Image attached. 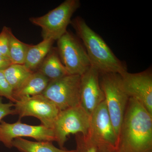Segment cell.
Here are the masks:
<instances>
[{
  "mask_svg": "<svg viewBox=\"0 0 152 152\" xmlns=\"http://www.w3.org/2000/svg\"><path fill=\"white\" fill-rule=\"evenodd\" d=\"M120 152H144L152 150V115L129 98L118 136Z\"/></svg>",
  "mask_w": 152,
  "mask_h": 152,
  "instance_id": "6da1fadb",
  "label": "cell"
},
{
  "mask_svg": "<svg viewBox=\"0 0 152 152\" xmlns=\"http://www.w3.org/2000/svg\"><path fill=\"white\" fill-rule=\"evenodd\" d=\"M14 91L18 89L34 72L23 64H12L2 71Z\"/></svg>",
  "mask_w": 152,
  "mask_h": 152,
  "instance_id": "e0dca14e",
  "label": "cell"
},
{
  "mask_svg": "<svg viewBox=\"0 0 152 152\" xmlns=\"http://www.w3.org/2000/svg\"><path fill=\"white\" fill-rule=\"evenodd\" d=\"M99 71L91 66L81 76L80 105L90 116L105 100Z\"/></svg>",
  "mask_w": 152,
  "mask_h": 152,
  "instance_id": "7c38bea8",
  "label": "cell"
},
{
  "mask_svg": "<svg viewBox=\"0 0 152 152\" xmlns=\"http://www.w3.org/2000/svg\"><path fill=\"white\" fill-rule=\"evenodd\" d=\"M71 24L86 49L91 66L99 74L114 73L121 75L127 71L124 63L116 56L103 39L83 18L76 17Z\"/></svg>",
  "mask_w": 152,
  "mask_h": 152,
  "instance_id": "7a4b0ae2",
  "label": "cell"
},
{
  "mask_svg": "<svg viewBox=\"0 0 152 152\" xmlns=\"http://www.w3.org/2000/svg\"><path fill=\"white\" fill-rule=\"evenodd\" d=\"M29 137L37 141H56L53 129L43 125L32 126L23 124L20 120L10 124L2 121L0 124V142L8 148L12 147L14 139Z\"/></svg>",
  "mask_w": 152,
  "mask_h": 152,
  "instance_id": "30bf717a",
  "label": "cell"
},
{
  "mask_svg": "<svg viewBox=\"0 0 152 152\" xmlns=\"http://www.w3.org/2000/svg\"><path fill=\"white\" fill-rule=\"evenodd\" d=\"M81 76L69 75L50 81L42 95L53 102L60 111L80 105Z\"/></svg>",
  "mask_w": 152,
  "mask_h": 152,
  "instance_id": "ba28073f",
  "label": "cell"
},
{
  "mask_svg": "<svg viewBox=\"0 0 152 152\" xmlns=\"http://www.w3.org/2000/svg\"><path fill=\"white\" fill-rule=\"evenodd\" d=\"M80 7L79 0H66L48 13L29 19L30 22L42 28L44 39L58 40L67 31L74 13Z\"/></svg>",
  "mask_w": 152,
  "mask_h": 152,
  "instance_id": "277c9868",
  "label": "cell"
},
{
  "mask_svg": "<svg viewBox=\"0 0 152 152\" xmlns=\"http://www.w3.org/2000/svg\"><path fill=\"white\" fill-rule=\"evenodd\" d=\"M144 152H152V150H150V151H145Z\"/></svg>",
  "mask_w": 152,
  "mask_h": 152,
  "instance_id": "484cf974",
  "label": "cell"
},
{
  "mask_svg": "<svg viewBox=\"0 0 152 152\" xmlns=\"http://www.w3.org/2000/svg\"><path fill=\"white\" fill-rule=\"evenodd\" d=\"M12 146L21 152H69V151L58 148L51 142L30 141L22 138L14 139Z\"/></svg>",
  "mask_w": 152,
  "mask_h": 152,
  "instance_id": "2e32d148",
  "label": "cell"
},
{
  "mask_svg": "<svg viewBox=\"0 0 152 152\" xmlns=\"http://www.w3.org/2000/svg\"><path fill=\"white\" fill-rule=\"evenodd\" d=\"M91 116L79 105L61 111L55 121L53 130L56 141L63 148L71 134L87 136L89 130Z\"/></svg>",
  "mask_w": 152,
  "mask_h": 152,
  "instance_id": "52a82bcc",
  "label": "cell"
},
{
  "mask_svg": "<svg viewBox=\"0 0 152 152\" xmlns=\"http://www.w3.org/2000/svg\"><path fill=\"white\" fill-rule=\"evenodd\" d=\"M58 53L68 73L81 76L91 66L89 59L78 37L67 31L57 40Z\"/></svg>",
  "mask_w": 152,
  "mask_h": 152,
  "instance_id": "8992f818",
  "label": "cell"
},
{
  "mask_svg": "<svg viewBox=\"0 0 152 152\" xmlns=\"http://www.w3.org/2000/svg\"><path fill=\"white\" fill-rule=\"evenodd\" d=\"M14 91L7 80L2 71H0V97H4L13 103L15 102L14 98Z\"/></svg>",
  "mask_w": 152,
  "mask_h": 152,
  "instance_id": "44dd1931",
  "label": "cell"
},
{
  "mask_svg": "<svg viewBox=\"0 0 152 152\" xmlns=\"http://www.w3.org/2000/svg\"><path fill=\"white\" fill-rule=\"evenodd\" d=\"M69 152H76L75 150H73V151H69Z\"/></svg>",
  "mask_w": 152,
  "mask_h": 152,
  "instance_id": "d4e9b609",
  "label": "cell"
},
{
  "mask_svg": "<svg viewBox=\"0 0 152 152\" xmlns=\"http://www.w3.org/2000/svg\"><path fill=\"white\" fill-rule=\"evenodd\" d=\"M11 31L10 28L4 26L0 33V57L9 59H10L9 43Z\"/></svg>",
  "mask_w": 152,
  "mask_h": 152,
  "instance_id": "ffe728a7",
  "label": "cell"
},
{
  "mask_svg": "<svg viewBox=\"0 0 152 152\" xmlns=\"http://www.w3.org/2000/svg\"><path fill=\"white\" fill-rule=\"evenodd\" d=\"M30 45L19 40L10 31L9 43V58L12 64H24Z\"/></svg>",
  "mask_w": 152,
  "mask_h": 152,
  "instance_id": "ac0fdd59",
  "label": "cell"
},
{
  "mask_svg": "<svg viewBox=\"0 0 152 152\" xmlns=\"http://www.w3.org/2000/svg\"><path fill=\"white\" fill-rule=\"evenodd\" d=\"M76 152H99L97 148L88 136L80 134H76Z\"/></svg>",
  "mask_w": 152,
  "mask_h": 152,
  "instance_id": "d6986e66",
  "label": "cell"
},
{
  "mask_svg": "<svg viewBox=\"0 0 152 152\" xmlns=\"http://www.w3.org/2000/svg\"><path fill=\"white\" fill-rule=\"evenodd\" d=\"M36 71L43 74L50 81L69 75L61 61L57 48L53 47Z\"/></svg>",
  "mask_w": 152,
  "mask_h": 152,
  "instance_id": "5bb4252c",
  "label": "cell"
},
{
  "mask_svg": "<svg viewBox=\"0 0 152 152\" xmlns=\"http://www.w3.org/2000/svg\"><path fill=\"white\" fill-rule=\"evenodd\" d=\"M99 78L109 115L118 138L129 97L123 87L121 76L120 74H100Z\"/></svg>",
  "mask_w": 152,
  "mask_h": 152,
  "instance_id": "3957f363",
  "label": "cell"
},
{
  "mask_svg": "<svg viewBox=\"0 0 152 152\" xmlns=\"http://www.w3.org/2000/svg\"><path fill=\"white\" fill-rule=\"evenodd\" d=\"M88 137L97 148L99 152L118 150V138L109 115L105 100L91 116Z\"/></svg>",
  "mask_w": 152,
  "mask_h": 152,
  "instance_id": "5b68a950",
  "label": "cell"
},
{
  "mask_svg": "<svg viewBox=\"0 0 152 152\" xmlns=\"http://www.w3.org/2000/svg\"><path fill=\"white\" fill-rule=\"evenodd\" d=\"M110 152H120L118 150H115V151H112Z\"/></svg>",
  "mask_w": 152,
  "mask_h": 152,
  "instance_id": "cb8c5ba5",
  "label": "cell"
},
{
  "mask_svg": "<svg viewBox=\"0 0 152 152\" xmlns=\"http://www.w3.org/2000/svg\"><path fill=\"white\" fill-rule=\"evenodd\" d=\"M50 82L43 74L34 72L20 88L14 91L15 102L23 98L42 94Z\"/></svg>",
  "mask_w": 152,
  "mask_h": 152,
  "instance_id": "4fadbf2b",
  "label": "cell"
},
{
  "mask_svg": "<svg viewBox=\"0 0 152 152\" xmlns=\"http://www.w3.org/2000/svg\"><path fill=\"white\" fill-rule=\"evenodd\" d=\"M12 64L9 59L0 57V71L4 70Z\"/></svg>",
  "mask_w": 152,
  "mask_h": 152,
  "instance_id": "603a6c76",
  "label": "cell"
},
{
  "mask_svg": "<svg viewBox=\"0 0 152 152\" xmlns=\"http://www.w3.org/2000/svg\"><path fill=\"white\" fill-rule=\"evenodd\" d=\"M15 104L12 102L8 103H4L2 97H0V124L4 117L10 115H15L14 109H12Z\"/></svg>",
  "mask_w": 152,
  "mask_h": 152,
  "instance_id": "7402d4cb",
  "label": "cell"
},
{
  "mask_svg": "<svg viewBox=\"0 0 152 152\" xmlns=\"http://www.w3.org/2000/svg\"><path fill=\"white\" fill-rule=\"evenodd\" d=\"M15 114L20 118L27 116L35 117L41 125L53 129L60 110L53 102L41 94L23 98L15 103Z\"/></svg>",
  "mask_w": 152,
  "mask_h": 152,
  "instance_id": "9c48e42d",
  "label": "cell"
},
{
  "mask_svg": "<svg viewBox=\"0 0 152 152\" xmlns=\"http://www.w3.org/2000/svg\"><path fill=\"white\" fill-rule=\"evenodd\" d=\"M55 41L44 39L37 45H30L24 64L32 72H36L53 47Z\"/></svg>",
  "mask_w": 152,
  "mask_h": 152,
  "instance_id": "9a60e30c",
  "label": "cell"
},
{
  "mask_svg": "<svg viewBox=\"0 0 152 152\" xmlns=\"http://www.w3.org/2000/svg\"><path fill=\"white\" fill-rule=\"evenodd\" d=\"M121 76L123 87L129 98L138 101L152 115L151 68L137 73L127 71Z\"/></svg>",
  "mask_w": 152,
  "mask_h": 152,
  "instance_id": "8fae6325",
  "label": "cell"
}]
</instances>
